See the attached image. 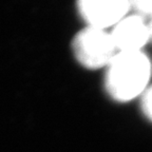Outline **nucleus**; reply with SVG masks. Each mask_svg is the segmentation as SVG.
I'll return each instance as SVG.
<instances>
[{"instance_id":"obj_1","label":"nucleus","mask_w":152,"mask_h":152,"mask_svg":"<svg viewBox=\"0 0 152 152\" xmlns=\"http://www.w3.org/2000/svg\"><path fill=\"white\" fill-rule=\"evenodd\" d=\"M151 73V61L144 51L117 52L104 69V89L114 100L130 102L145 93Z\"/></svg>"},{"instance_id":"obj_2","label":"nucleus","mask_w":152,"mask_h":152,"mask_svg":"<svg viewBox=\"0 0 152 152\" xmlns=\"http://www.w3.org/2000/svg\"><path fill=\"white\" fill-rule=\"evenodd\" d=\"M71 49L75 59L86 69H106L117 49L109 30L85 26L74 35Z\"/></svg>"},{"instance_id":"obj_3","label":"nucleus","mask_w":152,"mask_h":152,"mask_svg":"<svg viewBox=\"0 0 152 152\" xmlns=\"http://www.w3.org/2000/svg\"><path fill=\"white\" fill-rule=\"evenodd\" d=\"M76 9L86 26L111 30L130 14V0H76Z\"/></svg>"},{"instance_id":"obj_4","label":"nucleus","mask_w":152,"mask_h":152,"mask_svg":"<svg viewBox=\"0 0 152 152\" xmlns=\"http://www.w3.org/2000/svg\"><path fill=\"white\" fill-rule=\"evenodd\" d=\"M117 52H138L150 42L149 22L138 15L128 14L110 30Z\"/></svg>"},{"instance_id":"obj_5","label":"nucleus","mask_w":152,"mask_h":152,"mask_svg":"<svg viewBox=\"0 0 152 152\" xmlns=\"http://www.w3.org/2000/svg\"><path fill=\"white\" fill-rule=\"evenodd\" d=\"M131 11L144 18H152V0H130Z\"/></svg>"},{"instance_id":"obj_6","label":"nucleus","mask_w":152,"mask_h":152,"mask_svg":"<svg viewBox=\"0 0 152 152\" xmlns=\"http://www.w3.org/2000/svg\"><path fill=\"white\" fill-rule=\"evenodd\" d=\"M142 109L144 114L152 121V85L142 95Z\"/></svg>"},{"instance_id":"obj_7","label":"nucleus","mask_w":152,"mask_h":152,"mask_svg":"<svg viewBox=\"0 0 152 152\" xmlns=\"http://www.w3.org/2000/svg\"><path fill=\"white\" fill-rule=\"evenodd\" d=\"M149 22V31H150V41H152V18L148 20Z\"/></svg>"}]
</instances>
